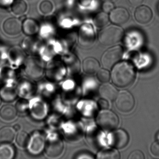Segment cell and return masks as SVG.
<instances>
[{"mask_svg":"<svg viewBox=\"0 0 159 159\" xmlns=\"http://www.w3.org/2000/svg\"><path fill=\"white\" fill-rule=\"evenodd\" d=\"M152 12L148 6L142 5L137 8L134 12L136 20L139 24H146L152 18Z\"/></svg>","mask_w":159,"mask_h":159,"instance_id":"obj_12","label":"cell"},{"mask_svg":"<svg viewBox=\"0 0 159 159\" xmlns=\"http://www.w3.org/2000/svg\"><path fill=\"white\" fill-rule=\"evenodd\" d=\"M12 12L16 16H21L26 12L27 4L24 0H16L12 4Z\"/></svg>","mask_w":159,"mask_h":159,"instance_id":"obj_19","label":"cell"},{"mask_svg":"<svg viewBox=\"0 0 159 159\" xmlns=\"http://www.w3.org/2000/svg\"><path fill=\"white\" fill-rule=\"evenodd\" d=\"M129 12L127 10L122 7L113 9L110 14L109 19L111 23L115 25H122L126 23L129 18Z\"/></svg>","mask_w":159,"mask_h":159,"instance_id":"obj_8","label":"cell"},{"mask_svg":"<svg viewBox=\"0 0 159 159\" xmlns=\"http://www.w3.org/2000/svg\"><path fill=\"white\" fill-rule=\"evenodd\" d=\"M30 139V138L27 133L24 131H21L16 136V142L19 147L25 148L28 145Z\"/></svg>","mask_w":159,"mask_h":159,"instance_id":"obj_24","label":"cell"},{"mask_svg":"<svg viewBox=\"0 0 159 159\" xmlns=\"http://www.w3.org/2000/svg\"><path fill=\"white\" fill-rule=\"evenodd\" d=\"M129 139L127 133L121 129L113 131L109 136L110 145L118 149L125 147L129 142Z\"/></svg>","mask_w":159,"mask_h":159,"instance_id":"obj_6","label":"cell"},{"mask_svg":"<svg viewBox=\"0 0 159 159\" xmlns=\"http://www.w3.org/2000/svg\"><path fill=\"white\" fill-rule=\"evenodd\" d=\"M78 158H93V157L90 156V155H88L87 154H85V153H84L82 154H80L79 155V157H78Z\"/></svg>","mask_w":159,"mask_h":159,"instance_id":"obj_32","label":"cell"},{"mask_svg":"<svg viewBox=\"0 0 159 159\" xmlns=\"http://www.w3.org/2000/svg\"><path fill=\"white\" fill-rule=\"evenodd\" d=\"M111 78L112 82L118 87H127L134 83L135 71L130 63L120 62L116 64L112 69Z\"/></svg>","mask_w":159,"mask_h":159,"instance_id":"obj_1","label":"cell"},{"mask_svg":"<svg viewBox=\"0 0 159 159\" xmlns=\"http://www.w3.org/2000/svg\"><path fill=\"white\" fill-rule=\"evenodd\" d=\"M22 30L28 36H33L38 33L39 27L38 23L34 19L28 18L22 25Z\"/></svg>","mask_w":159,"mask_h":159,"instance_id":"obj_16","label":"cell"},{"mask_svg":"<svg viewBox=\"0 0 159 159\" xmlns=\"http://www.w3.org/2000/svg\"><path fill=\"white\" fill-rule=\"evenodd\" d=\"M97 123L101 129L111 131L117 128L119 118L115 113L108 110H103L99 112L96 119Z\"/></svg>","mask_w":159,"mask_h":159,"instance_id":"obj_3","label":"cell"},{"mask_svg":"<svg viewBox=\"0 0 159 159\" xmlns=\"http://www.w3.org/2000/svg\"><path fill=\"white\" fill-rule=\"evenodd\" d=\"M45 148V152L47 156L54 158L59 156L62 153L64 149V144L60 139H52L46 144Z\"/></svg>","mask_w":159,"mask_h":159,"instance_id":"obj_11","label":"cell"},{"mask_svg":"<svg viewBox=\"0 0 159 159\" xmlns=\"http://www.w3.org/2000/svg\"><path fill=\"white\" fill-rule=\"evenodd\" d=\"M43 65L35 57H30L27 61L26 72L31 78H38L42 75Z\"/></svg>","mask_w":159,"mask_h":159,"instance_id":"obj_10","label":"cell"},{"mask_svg":"<svg viewBox=\"0 0 159 159\" xmlns=\"http://www.w3.org/2000/svg\"><path fill=\"white\" fill-rule=\"evenodd\" d=\"M115 99L116 107L120 111L127 112L134 108L135 104L134 97L127 91H120L118 93Z\"/></svg>","mask_w":159,"mask_h":159,"instance_id":"obj_5","label":"cell"},{"mask_svg":"<svg viewBox=\"0 0 159 159\" xmlns=\"http://www.w3.org/2000/svg\"><path fill=\"white\" fill-rule=\"evenodd\" d=\"M12 2V0H0V7H7Z\"/></svg>","mask_w":159,"mask_h":159,"instance_id":"obj_30","label":"cell"},{"mask_svg":"<svg viewBox=\"0 0 159 159\" xmlns=\"http://www.w3.org/2000/svg\"><path fill=\"white\" fill-rule=\"evenodd\" d=\"M99 93L102 98L110 101L114 100L118 93L117 89L113 85L106 83L100 86Z\"/></svg>","mask_w":159,"mask_h":159,"instance_id":"obj_13","label":"cell"},{"mask_svg":"<svg viewBox=\"0 0 159 159\" xmlns=\"http://www.w3.org/2000/svg\"><path fill=\"white\" fill-rule=\"evenodd\" d=\"M105 1H111V0H105Z\"/></svg>","mask_w":159,"mask_h":159,"instance_id":"obj_35","label":"cell"},{"mask_svg":"<svg viewBox=\"0 0 159 159\" xmlns=\"http://www.w3.org/2000/svg\"><path fill=\"white\" fill-rule=\"evenodd\" d=\"M128 1L130 4L134 7L140 5L143 1V0H128Z\"/></svg>","mask_w":159,"mask_h":159,"instance_id":"obj_31","label":"cell"},{"mask_svg":"<svg viewBox=\"0 0 159 159\" xmlns=\"http://www.w3.org/2000/svg\"><path fill=\"white\" fill-rule=\"evenodd\" d=\"M114 4L111 2L109 1H107L103 3L102 5V9L105 12H110L113 9H114Z\"/></svg>","mask_w":159,"mask_h":159,"instance_id":"obj_26","label":"cell"},{"mask_svg":"<svg viewBox=\"0 0 159 159\" xmlns=\"http://www.w3.org/2000/svg\"><path fill=\"white\" fill-rule=\"evenodd\" d=\"M2 30L5 34L8 36H17L22 30V24L17 18L11 17L3 22Z\"/></svg>","mask_w":159,"mask_h":159,"instance_id":"obj_7","label":"cell"},{"mask_svg":"<svg viewBox=\"0 0 159 159\" xmlns=\"http://www.w3.org/2000/svg\"><path fill=\"white\" fill-rule=\"evenodd\" d=\"M17 115L16 109L11 105L3 106L0 109V117L7 121L14 120Z\"/></svg>","mask_w":159,"mask_h":159,"instance_id":"obj_17","label":"cell"},{"mask_svg":"<svg viewBox=\"0 0 159 159\" xmlns=\"http://www.w3.org/2000/svg\"><path fill=\"white\" fill-rule=\"evenodd\" d=\"M99 68V63L93 57H87L84 60L83 68L84 72L87 74H94L98 71Z\"/></svg>","mask_w":159,"mask_h":159,"instance_id":"obj_15","label":"cell"},{"mask_svg":"<svg viewBox=\"0 0 159 159\" xmlns=\"http://www.w3.org/2000/svg\"><path fill=\"white\" fill-rule=\"evenodd\" d=\"M125 42L129 48H138L143 43V36L137 31H130L127 34Z\"/></svg>","mask_w":159,"mask_h":159,"instance_id":"obj_14","label":"cell"},{"mask_svg":"<svg viewBox=\"0 0 159 159\" xmlns=\"http://www.w3.org/2000/svg\"><path fill=\"white\" fill-rule=\"evenodd\" d=\"M98 79L102 83H107L109 80L110 75L108 70L105 69L99 70L97 72Z\"/></svg>","mask_w":159,"mask_h":159,"instance_id":"obj_25","label":"cell"},{"mask_svg":"<svg viewBox=\"0 0 159 159\" xmlns=\"http://www.w3.org/2000/svg\"><path fill=\"white\" fill-rule=\"evenodd\" d=\"M109 17L107 13L100 12L97 14L94 18V23L98 28H103L108 23Z\"/></svg>","mask_w":159,"mask_h":159,"instance_id":"obj_22","label":"cell"},{"mask_svg":"<svg viewBox=\"0 0 159 159\" xmlns=\"http://www.w3.org/2000/svg\"><path fill=\"white\" fill-rule=\"evenodd\" d=\"M1 98H0V105H1Z\"/></svg>","mask_w":159,"mask_h":159,"instance_id":"obj_34","label":"cell"},{"mask_svg":"<svg viewBox=\"0 0 159 159\" xmlns=\"http://www.w3.org/2000/svg\"><path fill=\"white\" fill-rule=\"evenodd\" d=\"M13 128L16 131H19L20 128H21V127H20L19 125L16 124L14 126Z\"/></svg>","mask_w":159,"mask_h":159,"instance_id":"obj_33","label":"cell"},{"mask_svg":"<svg viewBox=\"0 0 159 159\" xmlns=\"http://www.w3.org/2000/svg\"><path fill=\"white\" fill-rule=\"evenodd\" d=\"M29 151L33 154L41 153L45 146L44 137L39 133H35L30 139Z\"/></svg>","mask_w":159,"mask_h":159,"instance_id":"obj_9","label":"cell"},{"mask_svg":"<svg viewBox=\"0 0 159 159\" xmlns=\"http://www.w3.org/2000/svg\"><path fill=\"white\" fill-rule=\"evenodd\" d=\"M151 152L154 156L159 157V140L152 143L151 148Z\"/></svg>","mask_w":159,"mask_h":159,"instance_id":"obj_27","label":"cell"},{"mask_svg":"<svg viewBox=\"0 0 159 159\" xmlns=\"http://www.w3.org/2000/svg\"><path fill=\"white\" fill-rule=\"evenodd\" d=\"M40 12L44 15L51 14L54 10V5L50 0H43L39 5Z\"/></svg>","mask_w":159,"mask_h":159,"instance_id":"obj_23","label":"cell"},{"mask_svg":"<svg viewBox=\"0 0 159 159\" xmlns=\"http://www.w3.org/2000/svg\"><path fill=\"white\" fill-rule=\"evenodd\" d=\"M129 159H143L144 156L143 153L139 150L133 152L128 157Z\"/></svg>","mask_w":159,"mask_h":159,"instance_id":"obj_28","label":"cell"},{"mask_svg":"<svg viewBox=\"0 0 159 159\" xmlns=\"http://www.w3.org/2000/svg\"><path fill=\"white\" fill-rule=\"evenodd\" d=\"M98 159H118L120 158V154L114 149H106L100 151L97 155Z\"/></svg>","mask_w":159,"mask_h":159,"instance_id":"obj_21","label":"cell"},{"mask_svg":"<svg viewBox=\"0 0 159 159\" xmlns=\"http://www.w3.org/2000/svg\"><path fill=\"white\" fill-rule=\"evenodd\" d=\"M98 105L99 107L103 110L107 109L109 107V103L107 100L102 98L98 101Z\"/></svg>","mask_w":159,"mask_h":159,"instance_id":"obj_29","label":"cell"},{"mask_svg":"<svg viewBox=\"0 0 159 159\" xmlns=\"http://www.w3.org/2000/svg\"><path fill=\"white\" fill-rule=\"evenodd\" d=\"M14 148L9 143L0 145V159H12L14 157Z\"/></svg>","mask_w":159,"mask_h":159,"instance_id":"obj_20","label":"cell"},{"mask_svg":"<svg viewBox=\"0 0 159 159\" xmlns=\"http://www.w3.org/2000/svg\"><path fill=\"white\" fill-rule=\"evenodd\" d=\"M15 130L13 127L4 126L0 129V142L9 143L12 142L15 137Z\"/></svg>","mask_w":159,"mask_h":159,"instance_id":"obj_18","label":"cell"},{"mask_svg":"<svg viewBox=\"0 0 159 159\" xmlns=\"http://www.w3.org/2000/svg\"><path fill=\"white\" fill-rule=\"evenodd\" d=\"M123 36L124 31L122 28L115 25H111L100 31L98 40L103 45L109 46L120 41Z\"/></svg>","mask_w":159,"mask_h":159,"instance_id":"obj_2","label":"cell"},{"mask_svg":"<svg viewBox=\"0 0 159 159\" xmlns=\"http://www.w3.org/2000/svg\"><path fill=\"white\" fill-rule=\"evenodd\" d=\"M123 54V50L120 46L109 48L104 53L101 57L102 65L105 68H111L120 60Z\"/></svg>","mask_w":159,"mask_h":159,"instance_id":"obj_4","label":"cell"}]
</instances>
